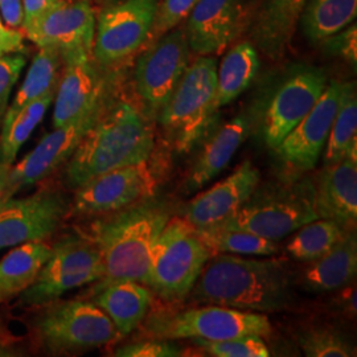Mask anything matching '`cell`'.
Returning <instances> with one entry per match:
<instances>
[{
    "label": "cell",
    "instance_id": "cell-1",
    "mask_svg": "<svg viewBox=\"0 0 357 357\" xmlns=\"http://www.w3.org/2000/svg\"><path fill=\"white\" fill-rule=\"evenodd\" d=\"M187 299L193 305L280 312L295 303L293 277L289 266L277 258L217 253L206 261Z\"/></svg>",
    "mask_w": 357,
    "mask_h": 357
},
{
    "label": "cell",
    "instance_id": "cell-2",
    "mask_svg": "<svg viewBox=\"0 0 357 357\" xmlns=\"http://www.w3.org/2000/svg\"><path fill=\"white\" fill-rule=\"evenodd\" d=\"M153 147L146 113L130 101H109L106 96L98 118L68 160L66 184L76 190L114 168L150 160Z\"/></svg>",
    "mask_w": 357,
    "mask_h": 357
},
{
    "label": "cell",
    "instance_id": "cell-3",
    "mask_svg": "<svg viewBox=\"0 0 357 357\" xmlns=\"http://www.w3.org/2000/svg\"><path fill=\"white\" fill-rule=\"evenodd\" d=\"M169 217L166 202L150 197L91 222L88 237L98 248L105 268L100 282L135 281L147 286L153 245Z\"/></svg>",
    "mask_w": 357,
    "mask_h": 357
},
{
    "label": "cell",
    "instance_id": "cell-4",
    "mask_svg": "<svg viewBox=\"0 0 357 357\" xmlns=\"http://www.w3.org/2000/svg\"><path fill=\"white\" fill-rule=\"evenodd\" d=\"M317 218L314 178L283 176L259 181L243 206L217 228L245 230L277 243Z\"/></svg>",
    "mask_w": 357,
    "mask_h": 357
},
{
    "label": "cell",
    "instance_id": "cell-5",
    "mask_svg": "<svg viewBox=\"0 0 357 357\" xmlns=\"http://www.w3.org/2000/svg\"><path fill=\"white\" fill-rule=\"evenodd\" d=\"M211 255L191 222L171 216L153 245L147 286L165 302L181 303Z\"/></svg>",
    "mask_w": 357,
    "mask_h": 357
},
{
    "label": "cell",
    "instance_id": "cell-6",
    "mask_svg": "<svg viewBox=\"0 0 357 357\" xmlns=\"http://www.w3.org/2000/svg\"><path fill=\"white\" fill-rule=\"evenodd\" d=\"M217 61L202 56L187 66L158 114L167 139L178 153H190L215 114Z\"/></svg>",
    "mask_w": 357,
    "mask_h": 357
},
{
    "label": "cell",
    "instance_id": "cell-7",
    "mask_svg": "<svg viewBox=\"0 0 357 357\" xmlns=\"http://www.w3.org/2000/svg\"><path fill=\"white\" fill-rule=\"evenodd\" d=\"M144 335L163 340H227L248 335L268 336L271 324L259 312L203 305L176 314H155L146 320Z\"/></svg>",
    "mask_w": 357,
    "mask_h": 357
},
{
    "label": "cell",
    "instance_id": "cell-8",
    "mask_svg": "<svg viewBox=\"0 0 357 357\" xmlns=\"http://www.w3.org/2000/svg\"><path fill=\"white\" fill-rule=\"evenodd\" d=\"M102 258L88 236H68L52 246L38 278L26 289L20 303L47 306L65 293L102 280Z\"/></svg>",
    "mask_w": 357,
    "mask_h": 357
},
{
    "label": "cell",
    "instance_id": "cell-9",
    "mask_svg": "<svg viewBox=\"0 0 357 357\" xmlns=\"http://www.w3.org/2000/svg\"><path fill=\"white\" fill-rule=\"evenodd\" d=\"M158 0H118L105 4L96 17L91 57L101 70L116 69L149 41Z\"/></svg>",
    "mask_w": 357,
    "mask_h": 357
},
{
    "label": "cell",
    "instance_id": "cell-10",
    "mask_svg": "<svg viewBox=\"0 0 357 357\" xmlns=\"http://www.w3.org/2000/svg\"><path fill=\"white\" fill-rule=\"evenodd\" d=\"M36 331L54 354L98 348L121 337L113 321L91 301L50 303L38 317Z\"/></svg>",
    "mask_w": 357,
    "mask_h": 357
},
{
    "label": "cell",
    "instance_id": "cell-11",
    "mask_svg": "<svg viewBox=\"0 0 357 357\" xmlns=\"http://www.w3.org/2000/svg\"><path fill=\"white\" fill-rule=\"evenodd\" d=\"M190 65L185 29H171L143 52L134 70V86L144 113L158 116Z\"/></svg>",
    "mask_w": 357,
    "mask_h": 357
},
{
    "label": "cell",
    "instance_id": "cell-12",
    "mask_svg": "<svg viewBox=\"0 0 357 357\" xmlns=\"http://www.w3.org/2000/svg\"><path fill=\"white\" fill-rule=\"evenodd\" d=\"M156 175L150 160L107 171L76 188L70 212L102 216L153 197Z\"/></svg>",
    "mask_w": 357,
    "mask_h": 357
},
{
    "label": "cell",
    "instance_id": "cell-13",
    "mask_svg": "<svg viewBox=\"0 0 357 357\" xmlns=\"http://www.w3.org/2000/svg\"><path fill=\"white\" fill-rule=\"evenodd\" d=\"M69 212L68 197L52 187L40 188L22 199L13 196L0 206V249L45 241L57 231Z\"/></svg>",
    "mask_w": 357,
    "mask_h": 357
},
{
    "label": "cell",
    "instance_id": "cell-14",
    "mask_svg": "<svg viewBox=\"0 0 357 357\" xmlns=\"http://www.w3.org/2000/svg\"><path fill=\"white\" fill-rule=\"evenodd\" d=\"M342 96V82L331 81L310 113L274 150L284 168V176H301L314 169L323 151Z\"/></svg>",
    "mask_w": 357,
    "mask_h": 357
},
{
    "label": "cell",
    "instance_id": "cell-15",
    "mask_svg": "<svg viewBox=\"0 0 357 357\" xmlns=\"http://www.w3.org/2000/svg\"><path fill=\"white\" fill-rule=\"evenodd\" d=\"M103 101L88 114L82 115L68 125L53 128V131L43 137L38 146L26 155L24 159L16 166L13 165L7 187V199H11L17 192L50 178L70 159L85 134L98 118Z\"/></svg>",
    "mask_w": 357,
    "mask_h": 357
},
{
    "label": "cell",
    "instance_id": "cell-16",
    "mask_svg": "<svg viewBox=\"0 0 357 357\" xmlns=\"http://www.w3.org/2000/svg\"><path fill=\"white\" fill-rule=\"evenodd\" d=\"M327 86L326 73L314 66L296 69L280 85L264 116V139L275 150L318 100Z\"/></svg>",
    "mask_w": 357,
    "mask_h": 357
},
{
    "label": "cell",
    "instance_id": "cell-17",
    "mask_svg": "<svg viewBox=\"0 0 357 357\" xmlns=\"http://www.w3.org/2000/svg\"><path fill=\"white\" fill-rule=\"evenodd\" d=\"M38 48H52L65 57L78 51H91L96 13L85 0H60L33 26L23 31Z\"/></svg>",
    "mask_w": 357,
    "mask_h": 357
},
{
    "label": "cell",
    "instance_id": "cell-18",
    "mask_svg": "<svg viewBox=\"0 0 357 357\" xmlns=\"http://www.w3.org/2000/svg\"><path fill=\"white\" fill-rule=\"evenodd\" d=\"M64 68L54 94L53 128L68 125L88 114L106 97L101 69L91 51H78L63 57Z\"/></svg>",
    "mask_w": 357,
    "mask_h": 357
},
{
    "label": "cell",
    "instance_id": "cell-19",
    "mask_svg": "<svg viewBox=\"0 0 357 357\" xmlns=\"http://www.w3.org/2000/svg\"><path fill=\"white\" fill-rule=\"evenodd\" d=\"M259 181V171L250 160H245L228 178L195 196L184 206L183 217L196 229L217 227L243 206Z\"/></svg>",
    "mask_w": 357,
    "mask_h": 357
},
{
    "label": "cell",
    "instance_id": "cell-20",
    "mask_svg": "<svg viewBox=\"0 0 357 357\" xmlns=\"http://www.w3.org/2000/svg\"><path fill=\"white\" fill-rule=\"evenodd\" d=\"M188 16L190 50L200 56L218 54L240 33L243 0H199Z\"/></svg>",
    "mask_w": 357,
    "mask_h": 357
},
{
    "label": "cell",
    "instance_id": "cell-21",
    "mask_svg": "<svg viewBox=\"0 0 357 357\" xmlns=\"http://www.w3.org/2000/svg\"><path fill=\"white\" fill-rule=\"evenodd\" d=\"M315 211L319 218L332 220L355 230L357 221V147L344 159L324 165L314 178Z\"/></svg>",
    "mask_w": 357,
    "mask_h": 357
},
{
    "label": "cell",
    "instance_id": "cell-22",
    "mask_svg": "<svg viewBox=\"0 0 357 357\" xmlns=\"http://www.w3.org/2000/svg\"><path fill=\"white\" fill-rule=\"evenodd\" d=\"M153 301V290L135 281L100 282L91 296V302L110 318L121 337L139 327Z\"/></svg>",
    "mask_w": 357,
    "mask_h": 357
},
{
    "label": "cell",
    "instance_id": "cell-23",
    "mask_svg": "<svg viewBox=\"0 0 357 357\" xmlns=\"http://www.w3.org/2000/svg\"><path fill=\"white\" fill-rule=\"evenodd\" d=\"M250 130L252 123L248 114L237 115L218 128L216 134L206 142L192 167L184 184L185 191L188 193L199 191L212 178H216L229 165L231 158L249 137Z\"/></svg>",
    "mask_w": 357,
    "mask_h": 357
},
{
    "label": "cell",
    "instance_id": "cell-24",
    "mask_svg": "<svg viewBox=\"0 0 357 357\" xmlns=\"http://www.w3.org/2000/svg\"><path fill=\"white\" fill-rule=\"evenodd\" d=\"M356 273V231L351 230L327 253L307 262L301 284L314 293L337 291L355 281Z\"/></svg>",
    "mask_w": 357,
    "mask_h": 357
},
{
    "label": "cell",
    "instance_id": "cell-25",
    "mask_svg": "<svg viewBox=\"0 0 357 357\" xmlns=\"http://www.w3.org/2000/svg\"><path fill=\"white\" fill-rule=\"evenodd\" d=\"M307 0H266L255 20L252 38L268 56L277 59L293 38Z\"/></svg>",
    "mask_w": 357,
    "mask_h": 357
},
{
    "label": "cell",
    "instance_id": "cell-26",
    "mask_svg": "<svg viewBox=\"0 0 357 357\" xmlns=\"http://www.w3.org/2000/svg\"><path fill=\"white\" fill-rule=\"evenodd\" d=\"M45 241L20 243L0 261V302L23 293L35 280L51 255Z\"/></svg>",
    "mask_w": 357,
    "mask_h": 357
},
{
    "label": "cell",
    "instance_id": "cell-27",
    "mask_svg": "<svg viewBox=\"0 0 357 357\" xmlns=\"http://www.w3.org/2000/svg\"><path fill=\"white\" fill-rule=\"evenodd\" d=\"M63 65L64 61L60 52L52 48H38L20 89L11 105L7 107L0 132L8 128L13 118L26 105L36 101L51 91H56L63 72Z\"/></svg>",
    "mask_w": 357,
    "mask_h": 357
},
{
    "label": "cell",
    "instance_id": "cell-28",
    "mask_svg": "<svg viewBox=\"0 0 357 357\" xmlns=\"http://www.w3.org/2000/svg\"><path fill=\"white\" fill-rule=\"evenodd\" d=\"M258 70L259 56L253 44L241 43L233 47L217 69L216 110L238 98L252 85Z\"/></svg>",
    "mask_w": 357,
    "mask_h": 357
},
{
    "label": "cell",
    "instance_id": "cell-29",
    "mask_svg": "<svg viewBox=\"0 0 357 357\" xmlns=\"http://www.w3.org/2000/svg\"><path fill=\"white\" fill-rule=\"evenodd\" d=\"M357 0H307L301 26L307 41L320 45L355 22Z\"/></svg>",
    "mask_w": 357,
    "mask_h": 357
},
{
    "label": "cell",
    "instance_id": "cell-30",
    "mask_svg": "<svg viewBox=\"0 0 357 357\" xmlns=\"http://www.w3.org/2000/svg\"><path fill=\"white\" fill-rule=\"evenodd\" d=\"M357 147V97L355 82H342V96L327 139L324 165L344 159Z\"/></svg>",
    "mask_w": 357,
    "mask_h": 357
},
{
    "label": "cell",
    "instance_id": "cell-31",
    "mask_svg": "<svg viewBox=\"0 0 357 357\" xmlns=\"http://www.w3.org/2000/svg\"><path fill=\"white\" fill-rule=\"evenodd\" d=\"M348 231L332 220L317 218L295 230L286 249L294 259L308 262L327 253Z\"/></svg>",
    "mask_w": 357,
    "mask_h": 357
},
{
    "label": "cell",
    "instance_id": "cell-32",
    "mask_svg": "<svg viewBox=\"0 0 357 357\" xmlns=\"http://www.w3.org/2000/svg\"><path fill=\"white\" fill-rule=\"evenodd\" d=\"M197 233L212 255H274L280 252V246L275 241L245 230L213 227L197 229Z\"/></svg>",
    "mask_w": 357,
    "mask_h": 357
},
{
    "label": "cell",
    "instance_id": "cell-33",
    "mask_svg": "<svg viewBox=\"0 0 357 357\" xmlns=\"http://www.w3.org/2000/svg\"><path fill=\"white\" fill-rule=\"evenodd\" d=\"M56 91H51L26 107L13 118L7 130L0 132V162L13 165L22 146L28 141L33 130L43 121L50 109Z\"/></svg>",
    "mask_w": 357,
    "mask_h": 357
},
{
    "label": "cell",
    "instance_id": "cell-34",
    "mask_svg": "<svg viewBox=\"0 0 357 357\" xmlns=\"http://www.w3.org/2000/svg\"><path fill=\"white\" fill-rule=\"evenodd\" d=\"M298 344L306 356L349 357L355 356V347L344 333L330 327L317 326L303 330L298 335Z\"/></svg>",
    "mask_w": 357,
    "mask_h": 357
},
{
    "label": "cell",
    "instance_id": "cell-35",
    "mask_svg": "<svg viewBox=\"0 0 357 357\" xmlns=\"http://www.w3.org/2000/svg\"><path fill=\"white\" fill-rule=\"evenodd\" d=\"M199 345L208 355L215 357H266L270 356V351L265 344L262 336L248 335L233 337L227 340H192Z\"/></svg>",
    "mask_w": 357,
    "mask_h": 357
},
{
    "label": "cell",
    "instance_id": "cell-36",
    "mask_svg": "<svg viewBox=\"0 0 357 357\" xmlns=\"http://www.w3.org/2000/svg\"><path fill=\"white\" fill-rule=\"evenodd\" d=\"M199 0H163L158 7L150 38H158L176 28L191 13Z\"/></svg>",
    "mask_w": 357,
    "mask_h": 357
},
{
    "label": "cell",
    "instance_id": "cell-37",
    "mask_svg": "<svg viewBox=\"0 0 357 357\" xmlns=\"http://www.w3.org/2000/svg\"><path fill=\"white\" fill-rule=\"evenodd\" d=\"M183 355V349L172 340L147 337L141 342L130 343L115 349L118 357H176Z\"/></svg>",
    "mask_w": 357,
    "mask_h": 357
},
{
    "label": "cell",
    "instance_id": "cell-38",
    "mask_svg": "<svg viewBox=\"0 0 357 357\" xmlns=\"http://www.w3.org/2000/svg\"><path fill=\"white\" fill-rule=\"evenodd\" d=\"M26 63V57L22 53L0 57V128L8 107L11 91Z\"/></svg>",
    "mask_w": 357,
    "mask_h": 357
},
{
    "label": "cell",
    "instance_id": "cell-39",
    "mask_svg": "<svg viewBox=\"0 0 357 357\" xmlns=\"http://www.w3.org/2000/svg\"><path fill=\"white\" fill-rule=\"evenodd\" d=\"M320 45H323L330 54L339 56L344 59L345 61L356 69L357 64V26L356 23H352L340 31L339 33L333 35L326 41H323Z\"/></svg>",
    "mask_w": 357,
    "mask_h": 357
},
{
    "label": "cell",
    "instance_id": "cell-40",
    "mask_svg": "<svg viewBox=\"0 0 357 357\" xmlns=\"http://www.w3.org/2000/svg\"><path fill=\"white\" fill-rule=\"evenodd\" d=\"M24 38L23 31L7 26L0 17V57L26 51Z\"/></svg>",
    "mask_w": 357,
    "mask_h": 357
},
{
    "label": "cell",
    "instance_id": "cell-41",
    "mask_svg": "<svg viewBox=\"0 0 357 357\" xmlns=\"http://www.w3.org/2000/svg\"><path fill=\"white\" fill-rule=\"evenodd\" d=\"M24 22L22 31H26L29 26H33L38 19L48 13L52 7L57 3L54 0H22Z\"/></svg>",
    "mask_w": 357,
    "mask_h": 357
},
{
    "label": "cell",
    "instance_id": "cell-42",
    "mask_svg": "<svg viewBox=\"0 0 357 357\" xmlns=\"http://www.w3.org/2000/svg\"><path fill=\"white\" fill-rule=\"evenodd\" d=\"M0 15L7 26L16 29L23 28L24 13L22 0H0Z\"/></svg>",
    "mask_w": 357,
    "mask_h": 357
},
{
    "label": "cell",
    "instance_id": "cell-43",
    "mask_svg": "<svg viewBox=\"0 0 357 357\" xmlns=\"http://www.w3.org/2000/svg\"><path fill=\"white\" fill-rule=\"evenodd\" d=\"M339 293L335 298V305L337 310L349 319H354L356 317V287L351 284H347L343 289L337 290Z\"/></svg>",
    "mask_w": 357,
    "mask_h": 357
},
{
    "label": "cell",
    "instance_id": "cell-44",
    "mask_svg": "<svg viewBox=\"0 0 357 357\" xmlns=\"http://www.w3.org/2000/svg\"><path fill=\"white\" fill-rule=\"evenodd\" d=\"M13 165L0 162V206L4 204L7 199V187H8V178L11 172Z\"/></svg>",
    "mask_w": 357,
    "mask_h": 357
},
{
    "label": "cell",
    "instance_id": "cell-45",
    "mask_svg": "<svg viewBox=\"0 0 357 357\" xmlns=\"http://www.w3.org/2000/svg\"><path fill=\"white\" fill-rule=\"evenodd\" d=\"M102 1L103 6L105 4H109V3H113V1H118V0H101Z\"/></svg>",
    "mask_w": 357,
    "mask_h": 357
},
{
    "label": "cell",
    "instance_id": "cell-46",
    "mask_svg": "<svg viewBox=\"0 0 357 357\" xmlns=\"http://www.w3.org/2000/svg\"><path fill=\"white\" fill-rule=\"evenodd\" d=\"M54 1H57V3H59V1H60V0H54Z\"/></svg>",
    "mask_w": 357,
    "mask_h": 357
},
{
    "label": "cell",
    "instance_id": "cell-47",
    "mask_svg": "<svg viewBox=\"0 0 357 357\" xmlns=\"http://www.w3.org/2000/svg\"><path fill=\"white\" fill-rule=\"evenodd\" d=\"M85 1H90V0H85Z\"/></svg>",
    "mask_w": 357,
    "mask_h": 357
}]
</instances>
